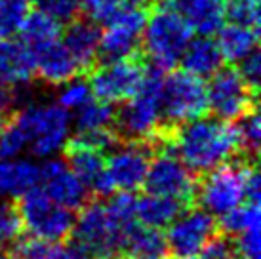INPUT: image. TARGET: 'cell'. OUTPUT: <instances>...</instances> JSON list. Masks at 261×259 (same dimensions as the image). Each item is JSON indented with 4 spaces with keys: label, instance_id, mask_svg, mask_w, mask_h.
Segmentation results:
<instances>
[{
    "label": "cell",
    "instance_id": "39",
    "mask_svg": "<svg viewBox=\"0 0 261 259\" xmlns=\"http://www.w3.org/2000/svg\"><path fill=\"white\" fill-rule=\"evenodd\" d=\"M79 4L92 21H105L120 6V0H79Z\"/></svg>",
    "mask_w": 261,
    "mask_h": 259
},
{
    "label": "cell",
    "instance_id": "22",
    "mask_svg": "<svg viewBox=\"0 0 261 259\" xmlns=\"http://www.w3.org/2000/svg\"><path fill=\"white\" fill-rule=\"evenodd\" d=\"M120 250H126L128 255L138 259H166L170 253L166 237L159 229L141 225L139 221L132 223L122 232Z\"/></svg>",
    "mask_w": 261,
    "mask_h": 259
},
{
    "label": "cell",
    "instance_id": "4",
    "mask_svg": "<svg viewBox=\"0 0 261 259\" xmlns=\"http://www.w3.org/2000/svg\"><path fill=\"white\" fill-rule=\"evenodd\" d=\"M193 38V31L187 21L174 8H159L151 17H147L143 27V48L152 65L166 71L179 63L183 51Z\"/></svg>",
    "mask_w": 261,
    "mask_h": 259
},
{
    "label": "cell",
    "instance_id": "3",
    "mask_svg": "<svg viewBox=\"0 0 261 259\" xmlns=\"http://www.w3.org/2000/svg\"><path fill=\"white\" fill-rule=\"evenodd\" d=\"M27 139V149L38 159H50L63 151L69 132L71 115L59 103H33L12 113Z\"/></svg>",
    "mask_w": 261,
    "mask_h": 259
},
{
    "label": "cell",
    "instance_id": "36",
    "mask_svg": "<svg viewBox=\"0 0 261 259\" xmlns=\"http://www.w3.org/2000/svg\"><path fill=\"white\" fill-rule=\"evenodd\" d=\"M38 12L50 15L58 23H71L80 12L79 0H31Z\"/></svg>",
    "mask_w": 261,
    "mask_h": 259
},
{
    "label": "cell",
    "instance_id": "13",
    "mask_svg": "<svg viewBox=\"0 0 261 259\" xmlns=\"http://www.w3.org/2000/svg\"><path fill=\"white\" fill-rule=\"evenodd\" d=\"M218 232V221L210 212L191 206L168 225V252L174 255H198Z\"/></svg>",
    "mask_w": 261,
    "mask_h": 259
},
{
    "label": "cell",
    "instance_id": "8",
    "mask_svg": "<svg viewBox=\"0 0 261 259\" xmlns=\"http://www.w3.org/2000/svg\"><path fill=\"white\" fill-rule=\"evenodd\" d=\"M15 206H17L23 227L33 237L44 238L50 242H61L71 237L74 223L71 210L54 202L42 189L33 187L31 191L21 194Z\"/></svg>",
    "mask_w": 261,
    "mask_h": 259
},
{
    "label": "cell",
    "instance_id": "10",
    "mask_svg": "<svg viewBox=\"0 0 261 259\" xmlns=\"http://www.w3.org/2000/svg\"><path fill=\"white\" fill-rule=\"evenodd\" d=\"M208 94V111L214 115L232 122L240 116L250 113L252 109H257L255 97L257 90L248 84L239 69H221L212 74L210 84L206 86Z\"/></svg>",
    "mask_w": 261,
    "mask_h": 259
},
{
    "label": "cell",
    "instance_id": "37",
    "mask_svg": "<svg viewBox=\"0 0 261 259\" xmlns=\"http://www.w3.org/2000/svg\"><path fill=\"white\" fill-rule=\"evenodd\" d=\"M237 259H259V227L242 230L232 240Z\"/></svg>",
    "mask_w": 261,
    "mask_h": 259
},
{
    "label": "cell",
    "instance_id": "17",
    "mask_svg": "<svg viewBox=\"0 0 261 259\" xmlns=\"http://www.w3.org/2000/svg\"><path fill=\"white\" fill-rule=\"evenodd\" d=\"M33 58H35V72L51 86H61L63 82L74 79L80 72L73 56L59 38L50 44H44L40 48H35Z\"/></svg>",
    "mask_w": 261,
    "mask_h": 259
},
{
    "label": "cell",
    "instance_id": "16",
    "mask_svg": "<svg viewBox=\"0 0 261 259\" xmlns=\"http://www.w3.org/2000/svg\"><path fill=\"white\" fill-rule=\"evenodd\" d=\"M42 191L54 202L67 210H80L88 202L86 185L79 179V175L67 166L65 160L50 159L40 166V179Z\"/></svg>",
    "mask_w": 261,
    "mask_h": 259
},
{
    "label": "cell",
    "instance_id": "2",
    "mask_svg": "<svg viewBox=\"0 0 261 259\" xmlns=\"http://www.w3.org/2000/svg\"><path fill=\"white\" fill-rule=\"evenodd\" d=\"M162 79L160 69L145 71L143 82L130 99H126L124 107L115 113V134L118 141H136V143H151L156 147L162 136L166 134L162 120V105H160Z\"/></svg>",
    "mask_w": 261,
    "mask_h": 259
},
{
    "label": "cell",
    "instance_id": "42",
    "mask_svg": "<svg viewBox=\"0 0 261 259\" xmlns=\"http://www.w3.org/2000/svg\"><path fill=\"white\" fill-rule=\"evenodd\" d=\"M54 259H99V257H95L94 253L84 250L82 246L73 244V246H59V250Z\"/></svg>",
    "mask_w": 261,
    "mask_h": 259
},
{
    "label": "cell",
    "instance_id": "6",
    "mask_svg": "<svg viewBox=\"0 0 261 259\" xmlns=\"http://www.w3.org/2000/svg\"><path fill=\"white\" fill-rule=\"evenodd\" d=\"M255 160H227L214 170L202 173V181L196 187V202L202 204L212 216H223L225 212L246 202V179Z\"/></svg>",
    "mask_w": 261,
    "mask_h": 259
},
{
    "label": "cell",
    "instance_id": "31",
    "mask_svg": "<svg viewBox=\"0 0 261 259\" xmlns=\"http://www.w3.org/2000/svg\"><path fill=\"white\" fill-rule=\"evenodd\" d=\"M58 250V242H50L31 235L27 238H17L14 242V250L10 253L15 259H54Z\"/></svg>",
    "mask_w": 261,
    "mask_h": 259
},
{
    "label": "cell",
    "instance_id": "41",
    "mask_svg": "<svg viewBox=\"0 0 261 259\" xmlns=\"http://www.w3.org/2000/svg\"><path fill=\"white\" fill-rule=\"evenodd\" d=\"M15 101H17V97H15L14 86L4 82V80H0V116H6L14 109Z\"/></svg>",
    "mask_w": 261,
    "mask_h": 259
},
{
    "label": "cell",
    "instance_id": "9",
    "mask_svg": "<svg viewBox=\"0 0 261 259\" xmlns=\"http://www.w3.org/2000/svg\"><path fill=\"white\" fill-rule=\"evenodd\" d=\"M76 244L94 253L99 259L113 257L120 250V229L107 210V204L99 200L86 202L73 223Z\"/></svg>",
    "mask_w": 261,
    "mask_h": 259
},
{
    "label": "cell",
    "instance_id": "14",
    "mask_svg": "<svg viewBox=\"0 0 261 259\" xmlns=\"http://www.w3.org/2000/svg\"><path fill=\"white\" fill-rule=\"evenodd\" d=\"M154 145L126 141L105 160V172L115 191L136 193L143 187Z\"/></svg>",
    "mask_w": 261,
    "mask_h": 259
},
{
    "label": "cell",
    "instance_id": "5",
    "mask_svg": "<svg viewBox=\"0 0 261 259\" xmlns=\"http://www.w3.org/2000/svg\"><path fill=\"white\" fill-rule=\"evenodd\" d=\"M143 187L147 193L166 196V198L179 202L183 208H191L196 202L198 179L195 173L177 159V154L172 151V147L162 137L152 151Z\"/></svg>",
    "mask_w": 261,
    "mask_h": 259
},
{
    "label": "cell",
    "instance_id": "43",
    "mask_svg": "<svg viewBox=\"0 0 261 259\" xmlns=\"http://www.w3.org/2000/svg\"><path fill=\"white\" fill-rule=\"evenodd\" d=\"M109 259H138V257H132V255H128V253H126V255H113V257H109Z\"/></svg>",
    "mask_w": 261,
    "mask_h": 259
},
{
    "label": "cell",
    "instance_id": "23",
    "mask_svg": "<svg viewBox=\"0 0 261 259\" xmlns=\"http://www.w3.org/2000/svg\"><path fill=\"white\" fill-rule=\"evenodd\" d=\"M218 33L219 36L216 44L221 58L229 63H239L248 54L257 50V27H248L231 21L229 25H221Z\"/></svg>",
    "mask_w": 261,
    "mask_h": 259
},
{
    "label": "cell",
    "instance_id": "25",
    "mask_svg": "<svg viewBox=\"0 0 261 259\" xmlns=\"http://www.w3.org/2000/svg\"><path fill=\"white\" fill-rule=\"evenodd\" d=\"M183 210L187 208H183L179 202L166 196H159V194L147 193L145 196L136 198V219L141 225L154 227V229L168 227Z\"/></svg>",
    "mask_w": 261,
    "mask_h": 259
},
{
    "label": "cell",
    "instance_id": "38",
    "mask_svg": "<svg viewBox=\"0 0 261 259\" xmlns=\"http://www.w3.org/2000/svg\"><path fill=\"white\" fill-rule=\"evenodd\" d=\"M200 253H202V259H237L232 242L227 240V237L221 230L204 246Z\"/></svg>",
    "mask_w": 261,
    "mask_h": 259
},
{
    "label": "cell",
    "instance_id": "29",
    "mask_svg": "<svg viewBox=\"0 0 261 259\" xmlns=\"http://www.w3.org/2000/svg\"><path fill=\"white\" fill-rule=\"evenodd\" d=\"M237 132H239L240 141V157L255 160L261 143V122L257 116V109H252L250 113L240 116Z\"/></svg>",
    "mask_w": 261,
    "mask_h": 259
},
{
    "label": "cell",
    "instance_id": "24",
    "mask_svg": "<svg viewBox=\"0 0 261 259\" xmlns=\"http://www.w3.org/2000/svg\"><path fill=\"white\" fill-rule=\"evenodd\" d=\"M179 61L183 63L187 72L206 79V76H212L221 67L223 58L219 54L218 44L210 40V36H200L196 40L191 38V42L185 48Z\"/></svg>",
    "mask_w": 261,
    "mask_h": 259
},
{
    "label": "cell",
    "instance_id": "46",
    "mask_svg": "<svg viewBox=\"0 0 261 259\" xmlns=\"http://www.w3.org/2000/svg\"><path fill=\"white\" fill-rule=\"evenodd\" d=\"M168 259V257H166ZM174 259H196L195 255H175Z\"/></svg>",
    "mask_w": 261,
    "mask_h": 259
},
{
    "label": "cell",
    "instance_id": "18",
    "mask_svg": "<svg viewBox=\"0 0 261 259\" xmlns=\"http://www.w3.org/2000/svg\"><path fill=\"white\" fill-rule=\"evenodd\" d=\"M168 6L200 36L216 35L225 21V0H168Z\"/></svg>",
    "mask_w": 261,
    "mask_h": 259
},
{
    "label": "cell",
    "instance_id": "7",
    "mask_svg": "<svg viewBox=\"0 0 261 259\" xmlns=\"http://www.w3.org/2000/svg\"><path fill=\"white\" fill-rule=\"evenodd\" d=\"M160 105L166 132L174 126L204 116L208 113V94L204 79L191 74L185 69L170 72L162 80Z\"/></svg>",
    "mask_w": 261,
    "mask_h": 259
},
{
    "label": "cell",
    "instance_id": "33",
    "mask_svg": "<svg viewBox=\"0 0 261 259\" xmlns=\"http://www.w3.org/2000/svg\"><path fill=\"white\" fill-rule=\"evenodd\" d=\"M21 232L23 223L17 206L12 202H0V250L14 244Z\"/></svg>",
    "mask_w": 261,
    "mask_h": 259
},
{
    "label": "cell",
    "instance_id": "40",
    "mask_svg": "<svg viewBox=\"0 0 261 259\" xmlns=\"http://www.w3.org/2000/svg\"><path fill=\"white\" fill-rule=\"evenodd\" d=\"M240 69L239 72L244 76L250 86L257 90L259 86V76H261V58H259V51L254 50L252 54H248L244 59H240Z\"/></svg>",
    "mask_w": 261,
    "mask_h": 259
},
{
    "label": "cell",
    "instance_id": "28",
    "mask_svg": "<svg viewBox=\"0 0 261 259\" xmlns=\"http://www.w3.org/2000/svg\"><path fill=\"white\" fill-rule=\"evenodd\" d=\"M259 204L257 202H242L237 208L219 216V230L223 235H239L242 230L259 227Z\"/></svg>",
    "mask_w": 261,
    "mask_h": 259
},
{
    "label": "cell",
    "instance_id": "1",
    "mask_svg": "<svg viewBox=\"0 0 261 259\" xmlns=\"http://www.w3.org/2000/svg\"><path fill=\"white\" fill-rule=\"evenodd\" d=\"M164 139L177 159L195 175L214 170L227 160L240 157L237 126L221 118H195L170 128Z\"/></svg>",
    "mask_w": 261,
    "mask_h": 259
},
{
    "label": "cell",
    "instance_id": "45",
    "mask_svg": "<svg viewBox=\"0 0 261 259\" xmlns=\"http://www.w3.org/2000/svg\"><path fill=\"white\" fill-rule=\"evenodd\" d=\"M0 259H15L12 253H4V252H0Z\"/></svg>",
    "mask_w": 261,
    "mask_h": 259
},
{
    "label": "cell",
    "instance_id": "19",
    "mask_svg": "<svg viewBox=\"0 0 261 259\" xmlns=\"http://www.w3.org/2000/svg\"><path fill=\"white\" fill-rule=\"evenodd\" d=\"M35 76V58L23 40L0 38V80L12 86H25Z\"/></svg>",
    "mask_w": 261,
    "mask_h": 259
},
{
    "label": "cell",
    "instance_id": "27",
    "mask_svg": "<svg viewBox=\"0 0 261 259\" xmlns=\"http://www.w3.org/2000/svg\"><path fill=\"white\" fill-rule=\"evenodd\" d=\"M74 126L79 134L84 132H101V130H115V109L111 103L90 97V99L76 109Z\"/></svg>",
    "mask_w": 261,
    "mask_h": 259
},
{
    "label": "cell",
    "instance_id": "35",
    "mask_svg": "<svg viewBox=\"0 0 261 259\" xmlns=\"http://www.w3.org/2000/svg\"><path fill=\"white\" fill-rule=\"evenodd\" d=\"M225 17H229L232 23L257 27L259 0H225Z\"/></svg>",
    "mask_w": 261,
    "mask_h": 259
},
{
    "label": "cell",
    "instance_id": "26",
    "mask_svg": "<svg viewBox=\"0 0 261 259\" xmlns=\"http://www.w3.org/2000/svg\"><path fill=\"white\" fill-rule=\"evenodd\" d=\"M19 33L23 35V42L27 44L31 50H35L44 44L58 40L61 36V23L51 19L50 15L35 10V12H29L27 17L23 19Z\"/></svg>",
    "mask_w": 261,
    "mask_h": 259
},
{
    "label": "cell",
    "instance_id": "34",
    "mask_svg": "<svg viewBox=\"0 0 261 259\" xmlns=\"http://www.w3.org/2000/svg\"><path fill=\"white\" fill-rule=\"evenodd\" d=\"M92 97V90L90 84L84 80H79L76 76L67 80L61 84V90L58 94V103L67 111H76L80 105H84L88 99Z\"/></svg>",
    "mask_w": 261,
    "mask_h": 259
},
{
    "label": "cell",
    "instance_id": "21",
    "mask_svg": "<svg viewBox=\"0 0 261 259\" xmlns=\"http://www.w3.org/2000/svg\"><path fill=\"white\" fill-rule=\"evenodd\" d=\"M40 166L29 159H2L0 160V198L17 200L21 194L38 185Z\"/></svg>",
    "mask_w": 261,
    "mask_h": 259
},
{
    "label": "cell",
    "instance_id": "12",
    "mask_svg": "<svg viewBox=\"0 0 261 259\" xmlns=\"http://www.w3.org/2000/svg\"><path fill=\"white\" fill-rule=\"evenodd\" d=\"M147 14L143 8L128 4L118 6L105 19V29L99 33V54L105 59H118L134 56L138 48Z\"/></svg>",
    "mask_w": 261,
    "mask_h": 259
},
{
    "label": "cell",
    "instance_id": "11",
    "mask_svg": "<svg viewBox=\"0 0 261 259\" xmlns=\"http://www.w3.org/2000/svg\"><path fill=\"white\" fill-rule=\"evenodd\" d=\"M145 67L132 56L109 59L105 65L92 71L90 90L97 99L105 103H120L136 94L145 76Z\"/></svg>",
    "mask_w": 261,
    "mask_h": 259
},
{
    "label": "cell",
    "instance_id": "15",
    "mask_svg": "<svg viewBox=\"0 0 261 259\" xmlns=\"http://www.w3.org/2000/svg\"><path fill=\"white\" fill-rule=\"evenodd\" d=\"M65 162L73 170L79 179L97 196H111L115 189L111 185L105 172V151L80 141L76 137L67 139L65 143Z\"/></svg>",
    "mask_w": 261,
    "mask_h": 259
},
{
    "label": "cell",
    "instance_id": "44",
    "mask_svg": "<svg viewBox=\"0 0 261 259\" xmlns=\"http://www.w3.org/2000/svg\"><path fill=\"white\" fill-rule=\"evenodd\" d=\"M128 4H134V6H139V4H143V2H147V0H126Z\"/></svg>",
    "mask_w": 261,
    "mask_h": 259
},
{
    "label": "cell",
    "instance_id": "30",
    "mask_svg": "<svg viewBox=\"0 0 261 259\" xmlns=\"http://www.w3.org/2000/svg\"><path fill=\"white\" fill-rule=\"evenodd\" d=\"M31 12V0H0V38L15 35Z\"/></svg>",
    "mask_w": 261,
    "mask_h": 259
},
{
    "label": "cell",
    "instance_id": "32",
    "mask_svg": "<svg viewBox=\"0 0 261 259\" xmlns=\"http://www.w3.org/2000/svg\"><path fill=\"white\" fill-rule=\"evenodd\" d=\"M27 149V139L12 115L0 122V160L19 157Z\"/></svg>",
    "mask_w": 261,
    "mask_h": 259
},
{
    "label": "cell",
    "instance_id": "20",
    "mask_svg": "<svg viewBox=\"0 0 261 259\" xmlns=\"http://www.w3.org/2000/svg\"><path fill=\"white\" fill-rule=\"evenodd\" d=\"M63 46L73 56L80 72L92 71L99 58V29L94 21L73 19L63 35Z\"/></svg>",
    "mask_w": 261,
    "mask_h": 259
}]
</instances>
